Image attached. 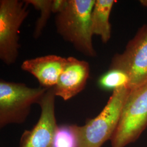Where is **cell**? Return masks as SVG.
I'll return each instance as SVG.
<instances>
[{"mask_svg":"<svg viewBox=\"0 0 147 147\" xmlns=\"http://www.w3.org/2000/svg\"><path fill=\"white\" fill-rule=\"evenodd\" d=\"M53 147H78L73 125L58 126L54 137Z\"/></svg>","mask_w":147,"mask_h":147,"instance_id":"obj_13","label":"cell"},{"mask_svg":"<svg viewBox=\"0 0 147 147\" xmlns=\"http://www.w3.org/2000/svg\"><path fill=\"white\" fill-rule=\"evenodd\" d=\"M147 127V84L131 90L111 139V147H125L139 138Z\"/></svg>","mask_w":147,"mask_h":147,"instance_id":"obj_4","label":"cell"},{"mask_svg":"<svg viewBox=\"0 0 147 147\" xmlns=\"http://www.w3.org/2000/svg\"><path fill=\"white\" fill-rule=\"evenodd\" d=\"M140 3L142 4V5L147 7V0H142L140 1Z\"/></svg>","mask_w":147,"mask_h":147,"instance_id":"obj_15","label":"cell"},{"mask_svg":"<svg viewBox=\"0 0 147 147\" xmlns=\"http://www.w3.org/2000/svg\"><path fill=\"white\" fill-rule=\"evenodd\" d=\"M68 0H53L52 11L53 13L57 14L65 8Z\"/></svg>","mask_w":147,"mask_h":147,"instance_id":"obj_14","label":"cell"},{"mask_svg":"<svg viewBox=\"0 0 147 147\" xmlns=\"http://www.w3.org/2000/svg\"><path fill=\"white\" fill-rule=\"evenodd\" d=\"M110 69H119L127 75L130 90L147 84V24L138 30L123 53L115 55Z\"/></svg>","mask_w":147,"mask_h":147,"instance_id":"obj_6","label":"cell"},{"mask_svg":"<svg viewBox=\"0 0 147 147\" xmlns=\"http://www.w3.org/2000/svg\"><path fill=\"white\" fill-rule=\"evenodd\" d=\"M115 1L95 0L91 14L92 30L93 36H100L102 42L107 43L111 37L110 16Z\"/></svg>","mask_w":147,"mask_h":147,"instance_id":"obj_10","label":"cell"},{"mask_svg":"<svg viewBox=\"0 0 147 147\" xmlns=\"http://www.w3.org/2000/svg\"><path fill=\"white\" fill-rule=\"evenodd\" d=\"M48 89L31 88L22 83L0 80V127L22 124L26 120L31 106L39 104Z\"/></svg>","mask_w":147,"mask_h":147,"instance_id":"obj_3","label":"cell"},{"mask_svg":"<svg viewBox=\"0 0 147 147\" xmlns=\"http://www.w3.org/2000/svg\"><path fill=\"white\" fill-rule=\"evenodd\" d=\"M66 62V58L49 55L25 60L22 63L21 68L34 76L40 87L50 89L57 84Z\"/></svg>","mask_w":147,"mask_h":147,"instance_id":"obj_9","label":"cell"},{"mask_svg":"<svg viewBox=\"0 0 147 147\" xmlns=\"http://www.w3.org/2000/svg\"><path fill=\"white\" fill-rule=\"evenodd\" d=\"M53 88L47 90L39 105L41 113L37 124L23 133L20 147H53L58 125L55 116V97Z\"/></svg>","mask_w":147,"mask_h":147,"instance_id":"obj_7","label":"cell"},{"mask_svg":"<svg viewBox=\"0 0 147 147\" xmlns=\"http://www.w3.org/2000/svg\"><path fill=\"white\" fill-rule=\"evenodd\" d=\"M90 75L88 62L74 57L67 58L62 72L53 88L56 96L69 100L84 89Z\"/></svg>","mask_w":147,"mask_h":147,"instance_id":"obj_8","label":"cell"},{"mask_svg":"<svg viewBox=\"0 0 147 147\" xmlns=\"http://www.w3.org/2000/svg\"><path fill=\"white\" fill-rule=\"evenodd\" d=\"M129 82L127 75L117 69L109 68L98 80V84L101 89L112 91L123 87H127Z\"/></svg>","mask_w":147,"mask_h":147,"instance_id":"obj_11","label":"cell"},{"mask_svg":"<svg viewBox=\"0 0 147 147\" xmlns=\"http://www.w3.org/2000/svg\"><path fill=\"white\" fill-rule=\"evenodd\" d=\"M95 2V0H68L65 8L55 17L58 34L77 51L91 57L96 56L91 24Z\"/></svg>","mask_w":147,"mask_h":147,"instance_id":"obj_1","label":"cell"},{"mask_svg":"<svg viewBox=\"0 0 147 147\" xmlns=\"http://www.w3.org/2000/svg\"><path fill=\"white\" fill-rule=\"evenodd\" d=\"M24 1H0V59L7 65L15 63L19 55V33L28 16Z\"/></svg>","mask_w":147,"mask_h":147,"instance_id":"obj_5","label":"cell"},{"mask_svg":"<svg viewBox=\"0 0 147 147\" xmlns=\"http://www.w3.org/2000/svg\"><path fill=\"white\" fill-rule=\"evenodd\" d=\"M24 2L27 5H32L40 12V16L37 19L33 32V37L37 39L41 36L53 13V0H25Z\"/></svg>","mask_w":147,"mask_h":147,"instance_id":"obj_12","label":"cell"},{"mask_svg":"<svg viewBox=\"0 0 147 147\" xmlns=\"http://www.w3.org/2000/svg\"><path fill=\"white\" fill-rule=\"evenodd\" d=\"M130 92L126 87L115 90L99 115L88 119L82 126L73 125L78 147H101L111 139Z\"/></svg>","mask_w":147,"mask_h":147,"instance_id":"obj_2","label":"cell"}]
</instances>
